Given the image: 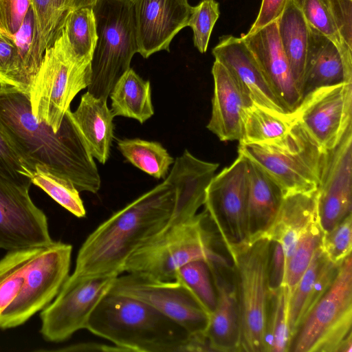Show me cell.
Returning a JSON list of instances; mask_svg holds the SVG:
<instances>
[{"mask_svg":"<svg viewBox=\"0 0 352 352\" xmlns=\"http://www.w3.org/2000/svg\"><path fill=\"white\" fill-rule=\"evenodd\" d=\"M0 125L32 172L41 166L71 180L79 192L99 190L96 164L74 124L70 108L56 132L36 119L29 92L0 84Z\"/></svg>","mask_w":352,"mask_h":352,"instance_id":"obj_1","label":"cell"},{"mask_svg":"<svg viewBox=\"0 0 352 352\" xmlns=\"http://www.w3.org/2000/svg\"><path fill=\"white\" fill-rule=\"evenodd\" d=\"M177 200V176L171 168L163 182L113 214L87 237L66 281L121 274L129 257L167 225Z\"/></svg>","mask_w":352,"mask_h":352,"instance_id":"obj_2","label":"cell"},{"mask_svg":"<svg viewBox=\"0 0 352 352\" xmlns=\"http://www.w3.org/2000/svg\"><path fill=\"white\" fill-rule=\"evenodd\" d=\"M86 329L123 351H209L204 338L138 299L108 292L91 314Z\"/></svg>","mask_w":352,"mask_h":352,"instance_id":"obj_3","label":"cell"},{"mask_svg":"<svg viewBox=\"0 0 352 352\" xmlns=\"http://www.w3.org/2000/svg\"><path fill=\"white\" fill-rule=\"evenodd\" d=\"M211 223L204 210L185 221L166 225L129 257L122 274L173 280L179 267L193 261L229 267L228 260L217 251Z\"/></svg>","mask_w":352,"mask_h":352,"instance_id":"obj_4","label":"cell"},{"mask_svg":"<svg viewBox=\"0 0 352 352\" xmlns=\"http://www.w3.org/2000/svg\"><path fill=\"white\" fill-rule=\"evenodd\" d=\"M91 60L78 56L63 29L47 47L29 95L33 115L57 132L76 94L91 83Z\"/></svg>","mask_w":352,"mask_h":352,"instance_id":"obj_5","label":"cell"},{"mask_svg":"<svg viewBox=\"0 0 352 352\" xmlns=\"http://www.w3.org/2000/svg\"><path fill=\"white\" fill-rule=\"evenodd\" d=\"M98 39L91 58L87 91L107 100L118 79L138 53L136 23L131 0H98L92 7Z\"/></svg>","mask_w":352,"mask_h":352,"instance_id":"obj_6","label":"cell"},{"mask_svg":"<svg viewBox=\"0 0 352 352\" xmlns=\"http://www.w3.org/2000/svg\"><path fill=\"white\" fill-rule=\"evenodd\" d=\"M270 252V240L263 236L228 252L239 311L241 351H267Z\"/></svg>","mask_w":352,"mask_h":352,"instance_id":"obj_7","label":"cell"},{"mask_svg":"<svg viewBox=\"0 0 352 352\" xmlns=\"http://www.w3.org/2000/svg\"><path fill=\"white\" fill-rule=\"evenodd\" d=\"M238 153L272 178L283 197L318 188L324 151L296 120L283 140L272 144H239Z\"/></svg>","mask_w":352,"mask_h":352,"instance_id":"obj_8","label":"cell"},{"mask_svg":"<svg viewBox=\"0 0 352 352\" xmlns=\"http://www.w3.org/2000/svg\"><path fill=\"white\" fill-rule=\"evenodd\" d=\"M352 258L338 266L327 290L292 336L289 351L351 352Z\"/></svg>","mask_w":352,"mask_h":352,"instance_id":"obj_9","label":"cell"},{"mask_svg":"<svg viewBox=\"0 0 352 352\" xmlns=\"http://www.w3.org/2000/svg\"><path fill=\"white\" fill-rule=\"evenodd\" d=\"M72 246L60 241L38 248L28 263L21 289L0 314V329L24 324L56 298L69 277Z\"/></svg>","mask_w":352,"mask_h":352,"instance_id":"obj_10","label":"cell"},{"mask_svg":"<svg viewBox=\"0 0 352 352\" xmlns=\"http://www.w3.org/2000/svg\"><path fill=\"white\" fill-rule=\"evenodd\" d=\"M248 160L239 155L214 175L206 188L204 206L226 250L248 242L246 227Z\"/></svg>","mask_w":352,"mask_h":352,"instance_id":"obj_11","label":"cell"},{"mask_svg":"<svg viewBox=\"0 0 352 352\" xmlns=\"http://www.w3.org/2000/svg\"><path fill=\"white\" fill-rule=\"evenodd\" d=\"M109 292L141 300L179 323L191 335L206 338L210 315L189 289L177 280H160L126 273L116 278Z\"/></svg>","mask_w":352,"mask_h":352,"instance_id":"obj_12","label":"cell"},{"mask_svg":"<svg viewBox=\"0 0 352 352\" xmlns=\"http://www.w3.org/2000/svg\"><path fill=\"white\" fill-rule=\"evenodd\" d=\"M116 277H96L74 283L65 281L54 301L41 313L43 337L58 343L86 329L91 314Z\"/></svg>","mask_w":352,"mask_h":352,"instance_id":"obj_13","label":"cell"},{"mask_svg":"<svg viewBox=\"0 0 352 352\" xmlns=\"http://www.w3.org/2000/svg\"><path fill=\"white\" fill-rule=\"evenodd\" d=\"M30 187L0 175V249L40 248L54 242L45 214L30 196Z\"/></svg>","mask_w":352,"mask_h":352,"instance_id":"obj_14","label":"cell"},{"mask_svg":"<svg viewBox=\"0 0 352 352\" xmlns=\"http://www.w3.org/2000/svg\"><path fill=\"white\" fill-rule=\"evenodd\" d=\"M293 113L323 151L334 148L352 125V83L311 91Z\"/></svg>","mask_w":352,"mask_h":352,"instance_id":"obj_15","label":"cell"},{"mask_svg":"<svg viewBox=\"0 0 352 352\" xmlns=\"http://www.w3.org/2000/svg\"><path fill=\"white\" fill-rule=\"evenodd\" d=\"M317 204L318 220L324 233L351 214L352 125L334 148L324 151Z\"/></svg>","mask_w":352,"mask_h":352,"instance_id":"obj_16","label":"cell"},{"mask_svg":"<svg viewBox=\"0 0 352 352\" xmlns=\"http://www.w3.org/2000/svg\"><path fill=\"white\" fill-rule=\"evenodd\" d=\"M212 53L232 74L251 103L279 116L294 117L281 103L241 37L223 35Z\"/></svg>","mask_w":352,"mask_h":352,"instance_id":"obj_17","label":"cell"},{"mask_svg":"<svg viewBox=\"0 0 352 352\" xmlns=\"http://www.w3.org/2000/svg\"><path fill=\"white\" fill-rule=\"evenodd\" d=\"M135 12L138 53L144 58L169 52L171 41L187 26L191 7L184 0H131Z\"/></svg>","mask_w":352,"mask_h":352,"instance_id":"obj_18","label":"cell"},{"mask_svg":"<svg viewBox=\"0 0 352 352\" xmlns=\"http://www.w3.org/2000/svg\"><path fill=\"white\" fill-rule=\"evenodd\" d=\"M241 37L254 56L283 105L287 111L293 113L302 98L281 45L277 21L253 32L242 34Z\"/></svg>","mask_w":352,"mask_h":352,"instance_id":"obj_19","label":"cell"},{"mask_svg":"<svg viewBox=\"0 0 352 352\" xmlns=\"http://www.w3.org/2000/svg\"><path fill=\"white\" fill-rule=\"evenodd\" d=\"M212 74V113L206 127L221 141H239L243 110L252 103L243 94L232 74L217 60L213 63Z\"/></svg>","mask_w":352,"mask_h":352,"instance_id":"obj_20","label":"cell"},{"mask_svg":"<svg viewBox=\"0 0 352 352\" xmlns=\"http://www.w3.org/2000/svg\"><path fill=\"white\" fill-rule=\"evenodd\" d=\"M217 294V305L210 314L205 337L211 351H241V324L234 282L223 276V267L209 264Z\"/></svg>","mask_w":352,"mask_h":352,"instance_id":"obj_21","label":"cell"},{"mask_svg":"<svg viewBox=\"0 0 352 352\" xmlns=\"http://www.w3.org/2000/svg\"><path fill=\"white\" fill-rule=\"evenodd\" d=\"M309 30L302 100L318 88L352 83V69L346 66L337 46L316 30Z\"/></svg>","mask_w":352,"mask_h":352,"instance_id":"obj_22","label":"cell"},{"mask_svg":"<svg viewBox=\"0 0 352 352\" xmlns=\"http://www.w3.org/2000/svg\"><path fill=\"white\" fill-rule=\"evenodd\" d=\"M317 219V190L288 195L283 197L274 221L263 236L280 243L286 262L300 236Z\"/></svg>","mask_w":352,"mask_h":352,"instance_id":"obj_23","label":"cell"},{"mask_svg":"<svg viewBox=\"0 0 352 352\" xmlns=\"http://www.w3.org/2000/svg\"><path fill=\"white\" fill-rule=\"evenodd\" d=\"M338 266L329 260L321 245L317 249L289 298L288 326L291 339L306 315L331 285Z\"/></svg>","mask_w":352,"mask_h":352,"instance_id":"obj_24","label":"cell"},{"mask_svg":"<svg viewBox=\"0 0 352 352\" xmlns=\"http://www.w3.org/2000/svg\"><path fill=\"white\" fill-rule=\"evenodd\" d=\"M107 101L87 91L76 110L72 112L74 124L87 150L102 164L109 159L114 130V116Z\"/></svg>","mask_w":352,"mask_h":352,"instance_id":"obj_25","label":"cell"},{"mask_svg":"<svg viewBox=\"0 0 352 352\" xmlns=\"http://www.w3.org/2000/svg\"><path fill=\"white\" fill-rule=\"evenodd\" d=\"M248 169L246 227L248 239L250 241L262 236L269 229L278 211L283 194L272 178L249 160Z\"/></svg>","mask_w":352,"mask_h":352,"instance_id":"obj_26","label":"cell"},{"mask_svg":"<svg viewBox=\"0 0 352 352\" xmlns=\"http://www.w3.org/2000/svg\"><path fill=\"white\" fill-rule=\"evenodd\" d=\"M98 0H31L34 38L31 69L34 78L45 50L52 45L64 29L68 15L84 7H93Z\"/></svg>","mask_w":352,"mask_h":352,"instance_id":"obj_27","label":"cell"},{"mask_svg":"<svg viewBox=\"0 0 352 352\" xmlns=\"http://www.w3.org/2000/svg\"><path fill=\"white\" fill-rule=\"evenodd\" d=\"M277 24L281 45L296 89L301 96L310 30L295 0L289 1L277 20Z\"/></svg>","mask_w":352,"mask_h":352,"instance_id":"obj_28","label":"cell"},{"mask_svg":"<svg viewBox=\"0 0 352 352\" xmlns=\"http://www.w3.org/2000/svg\"><path fill=\"white\" fill-rule=\"evenodd\" d=\"M109 96L114 117L133 118L142 124L154 114L150 81L131 68L118 79Z\"/></svg>","mask_w":352,"mask_h":352,"instance_id":"obj_29","label":"cell"},{"mask_svg":"<svg viewBox=\"0 0 352 352\" xmlns=\"http://www.w3.org/2000/svg\"><path fill=\"white\" fill-rule=\"evenodd\" d=\"M294 121V116H279L252 104L243 112L239 144L277 142L288 134Z\"/></svg>","mask_w":352,"mask_h":352,"instance_id":"obj_30","label":"cell"},{"mask_svg":"<svg viewBox=\"0 0 352 352\" xmlns=\"http://www.w3.org/2000/svg\"><path fill=\"white\" fill-rule=\"evenodd\" d=\"M118 150L134 166L157 179H165L174 159L157 142L140 138L117 142Z\"/></svg>","mask_w":352,"mask_h":352,"instance_id":"obj_31","label":"cell"},{"mask_svg":"<svg viewBox=\"0 0 352 352\" xmlns=\"http://www.w3.org/2000/svg\"><path fill=\"white\" fill-rule=\"evenodd\" d=\"M38 249L10 250L0 259V314L19 294L24 282L28 263Z\"/></svg>","mask_w":352,"mask_h":352,"instance_id":"obj_32","label":"cell"},{"mask_svg":"<svg viewBox=\"0 0 352 352\" xmlns=\"http://www.w3.org/2000/svg\"><path fill=\"white\" fill-rule=\"evenodd\" d=\"M323 234L318 219L311 223L300 236L292 254L286 261L283 285L287 289L289 298L321 245Z\"/></svg>","mask_w":352,"mask_h":352,"instance_id":"obj_33","label":"cell"},{"mask_svg":"<svg viewBox=\"0 0 352 352\" xmlns=\"http://www.w3.org/2000/svg\"><path fill=\"white\" fill-rule=\"evenodd\" d=\"M289 295L285 285L270 291L267 322V349L289 351L291 336L288 326Z\"/></svg>","mask_w":352,"mask_h":352,"instance_id":"obj_34","label":"cell"},{"mask_svg":"<svg viewBox=\"0 0 352 352\" xmlns=\"http://www.w3.org/2000/svg\"><path fill=\"white\" fill-rule=\"evenodd\" d=\"M32 184L44 190L74 216L79 218L85 217L86 210L79 191L71 180L52 173L43 167L36 166Z\"/></svg>","mask_w":352,"mask_h":352,"instance_id":"obj_35","label":"cell"},{"mask_svg":"<svg viewBox=\"0 0 352 352\" xmlns=\"http://www.w3.org/2000/svg\"><path fill=\"white\" fill-rule=\"evenodd\" d=\"M177 280L192 293L209 315L217 305V294L208 262L197 260L179 267L175 273Z\"/></svg>","mask_w":352,"mask_h":352,"instance_id":"obj_36","label":"cell"},{"mask_svg":"<svg viewBox=\"0 0 352 352\" xmlns=\"http://www.w3.org/2000/svg\"><path fill=\"white\" fill-rule=\"evenodd\" d=\"M308 25L331 40L352 69V48L341 38L325 0H295Z\"/></svg>","mask_w":352,"mask_h":352,"instance_id":"obj_37","label":"cell"},{"mask_svg":"<svg viewBox=\"0 0 352 352\" xmlns=\"http://www.w3.org/2000/svg\"><path fill=\"white\" fill-rule=\"evenodd\" d=\"M64 30L76 54L91 60L98 39L92 7L72 12L66 19Z\"/></svg>","mask_w":352,"mask_h":352,"instance_id":"obj_38","label":"cell"},{"mask_svg":"<svg viewBox=\"0 0 352 352\" xmlns=\"http://www.w3.org/2000/svg\"><path fill=\"white\" fill-rule=\"evenodd\" d=\"M35 21L30 7L19 30L10 38L14 42L18 58V87L29 92L34 79L31 69V55L34 38Z\"/></svg>","mask_w":352,"mask_h":352,"instance_id":"obj_39","label":"cell"},{"mask_svg":"<svg viewBox=\"0 0 352 352\" xmlns=\"http://www.w3.org/2000/svg\"><path fill=\"white\" fill-rule=\"evenodd\" d=\"M219 14V4L215 0H202L197 6L191 7L187 26L192 30L194 45L199 52H206Z\"/></svg>","mask_w":352,"mask_h":352,"instance_id":"obj_40","label":"cell"},{"mask_svg":"<svg viewBox=\"0 0 352 352\" xmlns=\"http://www.w3.org/2000/svg\"><path fill=\"white\" fill-rule=\"evenodd\" d=\"M321 248L329 260L336 265H340L351 254V214L347 216L329 232L323 234Z\"/></svg>","mask_w":352,"mask_h":352,"instance_id":"obj_41","label":"cell"},{"mask_svg":"<svg viewBox=\"0 0 352 352\" xmlns=\"http://www.w3.org/2000/svg\"><path fill=\"white\" fill-rule=\"evenodd\" d=\"M0 175L20 184H32L33 172L12 146L0 125Z\"/></svg>","mask_w":352,"mask_h":352,"instance_id":"obj_42","label":"cell"},{"mask_svg":"<svg viewBox=\"0 0 352 352\" xmlns=\"http://www.w3.org/2000/svg\"><path fill=\"white\" fill-rule=\"evenodd\" d=\"M31 0H0V32L11 38L21 28Z\"/></svg>","mask_w":352,"mask_h":352,"instance_id":"obj_43","label":"cell"},{"mask_svg":"<svg viewBox=\"0 0 352 352\" xmlns=\"http://www.w3.org/2000/svg\"><path fill=\"white\" fill-rule=\"evenodd\" d=\"M0 84L18 87L17 50L12 40L0 34Z\"/></svg>","mask_w":352,"mask_h":352,"instance_id":"obj_44","label":"cell"},{"mask_svg":"<svg viewBox=\"0 0 352 352\" xmlns=\"http://www.w3.org/2000/svg\"><path fill=\"white\" fill-rule=\"evenodd\" d=\"M338 32L352 48V0H325Z\"/></svg>","mask_w":352,"mask_h":352,"instance_id":"obj_45","label":"cell"},{"mask_svg":"<svg viewBox=\"0 0 352 352\" xmlns=\"http://www.w3.org/2000/svg\"><path fill=\"white\" fill-rule=\"evenodd\" d=\"M285 272V258L280 243L270 241L268 263V283L270 291H274L283 285Z\"/></svg>","mask_w":352,"mask_h":352,"instance_id":"obj_46","label":"cell"},{"mask_svg":"<svg viewBox=\"0 0 352 352\" xmlns=\"http://www.w3.org/2000/svg\"><path fill=\"white\" fill-rule=\"evenodd\" d=\"M290 0H262L257 17L248 33L277 21Z\"/></svg>","mask_w":352,"mask_h":352,"instance_id":"obj_47","label":"cell"},{"mask_svg":"<svg viewBox=\"0 0 352 352\" xmlns=\"http://www.w3.org/2000/svg\"><path fill=\"white\" fill-rule=\"evenodd\" d=\"M58 351H123V350L116 345L108 346L103 344L95 342H84L78 343L69 346L67 348L59 349Z\"/></svg>","mask_w":352,"mask_h":352,"instance_id":"obj_48","label":"cell"},{"mask_svg":"<svg viewBox=\"0 0 352 352\" xmlns=\"http://www.w3.org/2000/svg\"><path fill=\"white\" fill-rule=\"evenodd\" d=\"M0 34H2V35H3V34H2V33H1V32H0Z\"/></svg>","mask_w":352,"mask_h":352,"instance_id":"obj_49","label":"cell"},{"mask_svg":"<svg viewBox=\"0 0 352 352\" xmlns=\"http://www.w3.org/2000/svg\"><path fill=\"white\" fill-rule=\"evenodd\" d=\"M184 1H188V0H184Z\"/></svg>","mask_w":352,"mask_h":352,"instance_id":"obj_50","label":"cell"}]
</instances>
